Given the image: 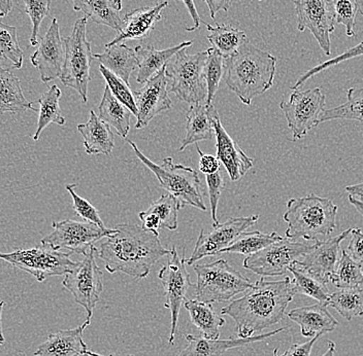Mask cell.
<instances>
[{"label": "cell", "instance_id": "obj_1", "mask_svg": "<svg viewBox=\"0 0 363 356\" xmlns=\"http://www.w3.org/2000/svg\"><path fill=\"white\" fill-rule=\"evenodd\" d=\"M295 292L291 279L267 281L260 278L242 298L231 302L221 310L235 321L238 338L253 337L269 326L280 323Z\"/></svg>", "mask_w": 363, "mask_h": 356}, {"label": "cell", "instance_id": "obj_2", "mask_svg": "<svg viewBox=\"0 0 363 356\" xmlns=\"http://www.w3.org/2000/svg\"><path fill=\"white\" fill-rule=\"evenodd\" d=\"M117 232L108 236L99 248V258L110 273L122 272L133 278L144 279L151 268L172 251L165 248L159 236L138 224H121Z\"/></svg>", "mask_w": 363, "mask_h": 356}, {"label": "cell", "instance_id": "obj_3", "mask_svg": "<svg viewBox=\"0 0 363 356\" xmlns=\"http://www.w3.org/2000/svg\"><path fill=\"white\" fill-rule=\"evenodd\" d=\"M277 58L248 42L225 59V83L246 105L271 89L276 76Z\"/></svg>", "mask_w": 363, "mask_h": 356}, {"label": "cell", "instance_id": "obj_4", "mask_svg": "<svg viewBox=\"0 0 363 356\" xmlns=\"http://www.w3.org/2000/svg\"><path fill=\"white\" fill-rule=\"evenodd\" d=\"M339 207L330 199L310 194L303 198L290 199L284 221L287 223L286 238L308 241H325L337 228Z\"/></svg>", "mask_w": 363, "mask_h": 356}, {"label": "cell", "instance_id": "obj_5", "mask_svg": "<svg viewBox=\"0 0 363 356\" xmlns=\"http://www.w3.org/2000/svg\"><path fill=\"white\" fill-rule=\"evenodd\" d=\"M128 144L143 164L155 174L161 187L178 199L181 207L190 205L206 212V206L201 190L203 185L196 170L182 164H174L172 158L163 159L162 164H156L140 151L135 142L128 140Z\"/></svg>", "mask_w": 363, "mask_h": 356}, {"label": "cell", "instance_id": "obj_6", "mask_svg": "<svg viewBox=\"0 0 363 356\" xmlns=\"http://www.w3.org/2000/svg\"><path fill=\"white\" fill-rule=\"evenodd\" d=\"M197 275L195 299L203 303L231 300L253 287L248 278L229 266L225 260L193 266Z\"/></svg>", "mask_w": 363, "mask_h": 356}, {"label": "cell", "instance_id": "obj_7", "mask_svg": "<svg viewBox=\"0 0 363 356\" xmlns=\"http://www.w3.org/2000/svg\"><path fill=\"white\" fill-rule=\"evenodd\" d=\"M187 49L184 47L179 51L167 64L165 74L172 81L169 90L182 101L189 104L201 103L206 101L208 95L203 78L208 51L190 55Z\"/></svg>", "mask_w": 363, "mask_h": 356}, {"label": "cell", "instance_id": "obj_8", "mask_svg": "<svg viewBox=\"0 0 363 356\" xmlns=\"http://www.w3.org/2000/svg\"><path fill=\"white\" fill-rule=\"evenodd\" d=\"M87 18H79L70 35L65 38V60L60 76L63 85L76 90L84 103L88 101V85L92 79L91 63L94 58L87 40Z\"/></svg>", "mask_w": 363, "mask_h": 356}, {"label": "cell", "instance_id": "obj_9", "mask_svg": "<svg viewBox=\"0 0 363 356\" xmlns=\"http://www.w3.org/2000/svg\"><path fill=\"white\" fill-rule=\"evenodd\" d=\"M70 255L72 253H60L49 245L42 244L34 248L19 249L13 253H0V260L31 274L38 282H43L52 276L72 273L79 263L70 260Z\"/></svg>", "mask_w": 363, "mask_h": 356}, {"label": "cell", "instance_id": "obj_10", "mask_svg": "<svg viewBox=\"0 0 363 356\" xmlns=\"http://www.w3.org/2000/svg\"><path fill=\"white\" fill-rule=\"evenodd\" d=\"M314 245L294 241L285 237L262 251L247 256L242 266L261 277L282 276L289 271L290 266L310 253Z\"/></svg>", "mask_w": 363, "mask_h": 356}, {"label": "cell", "instance_id": "obj_11", "mask_svg": "<svg viewBox=\"0 0 363 356\" xmlns=\"http://www.w3.org/2000/svg\"><path fill=\"white\" fill-rule=\"evenodd\" d=\"M326 97L320 88L305 91L294 90L289 101L280 103L291 130L294 142L303 139L313 129L320 124L325 110Z\"/></svg>", "mask_w": 363, "mask_h": 356}, {"label": "cell", "instance_id": "obj_12", "mask_svg": "<svg viewBox=\"0 0 363 356\" xmlns=\"http://www.w3.org/2000/svg\"><path fill=\"white\" fill-rule=\"evenodd\" d=\"M97 255L99 251L96 247H91L84 255V260L79 263L72 273L65 275L62 282L65 289L72 292L76 303L86 310L89 323L104 290L102 272L96 262Z\"/></svg>", "mask_w": 363, "mask_h": 356}, {"label": "cell", "instance_id": "obj_13", "mask_svg": "<svg viewBox=\"0 0 363 356\" xmlns=\"http://www.w3.org/2000/svg\"><path fill=\"white\" fill-rule=\"evenodd\" d=\"M53 232L43 238L40 243L49 245L52 248L67 249L70 253L86 255L91 247L102 238L115 234L116 229L101 228L89 222H76L72 219L54 222Z\"/></svg>", "mask_w": 363, "mask_h": 356}, {"label": "cell", "instance_id": "obj_14", "mask_svg": "<svg viewBox=\"0 0 363 356\" xmlns=\"http://www.w3.org/2000/svg\"><path fill=\"white\" fill-rule=\"evenodd\" d=\"M172 256L167 265L159 271L158 277L164 287L165 308L170 311L172 323H170L169 344H174L178 330L179 315L183 303L187 300V292L193 283L189 273L186 269L185 248L183 256L180 258L176 246L172 247Z\"/></svg>", "mask_w": 363, "mask_h": 356}, {"label": "cell", "instance_id": "obj_15", "mask_svg": "<svg viewBox=\"0 0 363 356\" xmlns=\"http://www.w3.org/2000/svg\"><path fill=\"white\" fill-rule=\"evenodd\" d=\"M297 30L306 29L316 38L325 55L331 54L330 35L335 33V11L330 0H294Z\"/></svg>", "mask_w": 363, "mask_h": 356}, {"label": "cell", "instance_id": "obj_16", "mask_svg": "<svg viewBox=\"0 0 363 356\" xmlns=\"http://www.w3.org/2000/svg\"><path fill=\"white\" fill-rule=\"evenodd\" d=\"M258 219V214L248 217H233L225 223L214 226L212 232L208 234L201 229L194 251L186 263L191 266L195 262L206 256L220 255V251L230 246L247 229L257 223Z\"/></svg>", "mask_w": 363, "mask_h": 356}, {"label": "cell", "instance_id": "obj_17", "mask_svg": "<svg viewBox=\"0 0 363 356\" xmlns=\"http://www.w3.org/2000/svg\"><path fill=\"white\" fill-rule=\"evenodd\" d=\"M163 67L156 76L149 79L145 87L135 91L136 108H138V121L135 128L143 129L158 115L172 108V102L169 97V79Z\"/></svg>", "mask_w": 363, "mask_h": 356}, {"label": "cell", "instance_id": "obj_18", "mask_svg": "<svg viewBox=\"0 0 363 356\" xmlns=\"http://www.w3.org/2000/svg\"><path fill=\"white\" fill-rule=\"evenodd\" d=\"M65 60V40L61 38L58 21L54 18L47 33L38 42V49L31 56V63L40 71V79L47 84L60 78Z\"/></svg>", "mask_w": 363, "mask_h": 356}, {"label": "cell", "instance_id": "obj_19", "mask_svg": "<svg viewBox=\"0 0 363 356\" xmlns=\"http://www.w3.org/2000/svg\"><path fill=\"white\" fill-rule=\"evenodd\" d=\"M351 231L352 228L325 241L317 242L314 248L294 265L317 279L319 282L328 285L340 260V253H342L340 244L351 234Z\"/></svg>", "mask_w": 363, "mask_h": 356}, {"label": "cell", "instance_id": "obj_20", "mask_svg": "<svg viewBox=\"0 0 363 356\" xmlns=\"http://www.w3.org/2000/svg\"><path fill=\"white\" fill-rule=\"evenodd\" d=\"M214 130L217 158L225 167L230 180L238 181L253 167V159L247 156L226 132L218 112L214 115Z\"/></svg>", "mask_w": 363, "mask_h": 356}, {"label": "cell", "instance_id": "obj_21", "mask_svg": "<svg viewBox=\"0 0 363 356\" xmlns=\"http://www.w3.org/2000/svg\"><path fill=\"white\" fill-rule=\"evenodd\" d=\"M169 2H159L154 6H143L125 15L117 36L106 45V47L121 44L124 40H144L151 35L156 23L161 20V13Z\"/></svg>", "mask_w": 363, "mask_h": 356}, {"label": "cell", "instance_id": "obj_22", "mask_svg": "<svg viewBox=\"0 0 363 356\" xmlns=\"http://www.w3.org/2000/svg\"><path fill=\"white\" fill-rule=\"evenodd\" d=\"M285 331V328H278L267 334L253 335L250 338H238V339L228 340H208L203 337H196L193 335H185L188 346L181 351L178 356H221L226 351L230 349L238 348L255 343V342L263 341V340L271 338L272 335L279 334Z\"/></svg>", "mask_w": 363, "mask_h": 356}, {"label": "cell", "instance_id": "obj_23", "mask_svg": "<svg viewBox=\"0 0 363 356\" xmlns=\"http://www.w3.org/2000/svg\"><path fill=\"white\" fill-rule=\"evenodd\" d=\"M288 317L301 326V335L306 338L328 334L339 326V321L329 313L328 306L320 303L295 308L288 313Z\"/></svg>", "mask_w": 363, "mask_h": 356}, {"label": "cell", "instance_id": "obj_24", "mask_svg": "<svg viewBox=\"0 0 363 356\" xmlns=\"http://www.w3.org/2000/svg\"><path fill=\"white\" fill-rule=\"evenodd\" d=\"M89 326V321H86L78 328L50 335L33 356H84L88 347L84 342L83 334Z\"/></svg>", "mask_w": 363, "mask_h": 356}, {"label": "cell", "instance_id": "obj_25", "mask_svg": "<svg viewBox=\"0 0 363 356\" xmlns=\"http://www.w3.org/2000/svg\"><path fill=\"white\" fill-rule=\"evenodd\" d=\"M217 112L213 104L206 101L191 104L188 110L186 136L179 151H182L191 144H199L203 140H211L215 135L214 115Z\"/></svg>", "mask_w": 363, "mask_h": 356}, {"label": "cell", "instance_id": "obj_26", "mask_svg": "<svg viewBox=\"0 0 363 356\" xmlns=\"http://www.w3.org/2000/svg\"><path fill=\"white\" fill-rule=\"evenodd\" d=\"M79 132L84 138V147L88 155H111L115 147V136L112 129L93 110L85 124L78 125Z\"/></svg>", "mask_w": 363, "mask_h": 356}, {"label": "cell", "instance_id": "obj_27", "mask_svg": "<svg viewBox=\"0 0 363 356\" xmlns=\"http://www.w3.org/2000/svg\"><path fill=\"white\" fill-rule=\"evenodd\" d=\"M193 42H184L176 47L158 51L153 45H138L135 53L140 57V67L136 76L138 84H146L150 79L158 74L163 67H167L170 59L184 47H189Z\"/></svg>", "mask_w": 363, "mask_h": 356}, {"label": "cell", "instance_id": "obj_28", "mask_svg": "<svg viewBox=\"0 0 363 356\" xmlns=\"http://www.w3.org/2000/svg\"><path fill=\"white\" fill-rule=\"evenodd\" d=\"M74 10L83 11L86 18L97 25L110 27L119 31L122 27L120 11L122 0H72Z\"/></svg>", "mask_w": 363, "mask_h": 356}, {"label": "cell", "instance_id": "obj_29", "mask_svg": "<svg viewBox=\"0 0 363 356\" xmlns=\"http://www.w3.org/2000/svg\"><path fill=\"white\" fill-rule=\"evenodd\" d=\"M93 57L101 62L102 67L110 70L118 78L123 79L128 85L131 74L140 67V59L136 55L135 50L131 49L126 44H117L106 47L104 53Z\"/></svg>", "mask_w": 363, "mask_h": 356}, {"label": "cell", "instance_id": "obj_30", "mask_svg": "<svg viewBox=\"0 0 363 356\" xmlns=\"http://www.w3.org/2000/svg\"><path fill=\"white\" fill-rule=\"evenodd\" d=\"M34 102L25 98L20 79L0 65V115L6 113H17L27 110L38 112L33 108Z\"/></svg>", "mask_w": 363, "mask_h": 356}, {"label": "cell", "instance_id": "obj_31", "mask_svg": "<svg viewBox=\"0 0 363 356\" xmlns=\"http://www.w3.org/2000/svg\"><path fill=\"white\" fill-rule=\"evenodd\" d=\"M186 310L189 312L191 323L199 328L203 338L218 340L220 338V328L225 321L216 313L212 303L195 300H186L184 303Z\"/></svg>", "mask_w": 363, "mask_h": 356}, {"label": "cell", "instance_id": "obj_32", "mask_svg": "<svg viewBox=\"0 0 363 356\" xmlns=\"http://www.w3.org/2000/svg\"><path fill=\"white\" fill-rule=\"evenodd\" d=\"M99 117L122 138H126L130 130V110L123 105L111 92L104 88V96L99 106Z\"/></svg>", "mask_w": 363, "mask_h": 356}, {"label": "cell", "instance_id": "obj_33", "mask_svg": "<svg viewBox=\"0 0 363 356\" xmlns=\"http://www.w3.org/2000/svg\"><path fill=\"white\" fill-rule=\"evenodd\" d=\"M206 25L208 31L206 38L212 45L213 49L219 52L225 59L237 54L240 47L249 42L247 34L231 25L219 23H217L215 27Z\"/></svg>", "mask_w": 363, "mask_h": 356}, {"label": "cell", "instance_id": "obj_34", "mask_svg": "<svg viewBox=\"0 0 363 356\" xmlns=\"http://www.w3.org/2000/svg\"><path fill=\"white\" fill-rule=\"evenodd\" d=\"M61 95L62 93L58 86L54 85L36 101V103L40 104V110L38 112L40 115H38V129L33 136V140L35 142L40 139V134L50 124H57L59 126L65 125V117L61 115Z\"/></svg>", "mask_w": 363, "mask_h": 356}, {"label": "cell", "instance_id": "obj_35", "mask_svg": "<svg viewBox=\"0 0 363 356\" xmlns=\"http://www.w3.org/2000/svg\"><path fill=\"white\" fill-rule=\"evenodd\" d=\"M328 306L347 321L363 316V289H340L329 294Z\"/></svg>", "mask_w": 363, "mask_h": 356}, {"label": "cell", "instance_id": "obj_36", "mask_svg": "<svg viewBox=\"0 0 363 356\" xmlns=\"http://www.w3.org/2000/svg\"><path fill=\"white\" fill-rule=\"evenodd\" d=\"M282 239V236L276 232H272L271 234H264V233H261L259 231L244 232L230 246L220 251V255L238 253V255H251Z\"/></svg>", "mask_w": 363, "mask_h": 356}, {"label": "cell", "instance_id": "obj_37", "mask_svg": "<svg viewBox=\"0 0 363 356\" xmlns=\"http://www.w3.org/2000/svg\"><path fill=\"white\" fill-rule=\"evenodd\" d=\"M294 278L291 279L292 287L295 294H303L314 299L318 303L328 306L329 292L326 285L319 282L317 279L312 277L296 265H292L289 268Z\"/></svg>", "mask_w": 363, "mask_h": 356}, {"label": "cell", "instance_id": "obj_38", "mask_svg": "<svg viewBox=\"0 0 363 356\" xmlns=\"http://www.w3.org/2000/svg\"><path fill=\"white\" fill-rule=\"evenodd\" d=\"M350 120L363 122V88H351L347 92V102L337 108L324 110L320 122Z\"/></svg>", "mask_w": 363, "mask_h": 356}, {"label": "cell", "instance_id": "obj_39", "mask_svg": "<svg viewBox=\"0 0 363 356\" xmlns=\"http://www.w3.org/2000/svg\"><path fill=\"white\" fill-rule=\"evenodd\" d=\"M330 281L339 289L359 287L363 285L362 265L356 263L346 251H342V256Z\"/></svg>", "mask_w": 363, "mask_h": 356}, {"label": "cell", "instance_id": "obj_40", "mask_svg": "<svg viewBox=\"0 0 363 356\" xmlns=\"http://www.w3.org/2000/svg\"><path fill=\"white\" fill-rule=\"evenodd\" d=\"M206 51H208V59L203 68V78L206 79V90H208L206 102L208 104H212L216 93L219 90L221 79L225 74V58L213 47H210Z\"/></svg>", "mask_w": 363, "mask_h": 356}, {"label": "cell", "instance_id": "obj_41", "mask_svg": "<svg viewBox=\"0 0 363 356\" xmlns=\"http://www.w3.org/2000/svg\"><path fill=\"white\" fill-rule=\"evenodd\" d=\"M0 59L6 61L11 68L20 69L24 54L18 42L17 28L0 21Z\"/></svg>", "mask_w": 363, "mask_h": 356}, {"label": "cell", "instance_id": "obj_42", "mask_svg": "<svg viewBox=\"0 0 363 356\" xmlns=\"http://www.w3.org/2000/svg\"><path fill=\"white\" fill-rule=\"evenodd\" d=\"M181 204L172 194L162 195L157 201L153 202L149 210L156 213L160 219L161 228L174 231L178 229V213Z\"/></svg>", "mask_w": 363, "mask_h": 356}, {"label": "cell", "instance_id": "obj_43", "mask_svg": "<svg viewBox=\"0 0 363 356\" xmlns=\"http://www.w3.org/2000/svg\"><path fill=\"white\" fill-rule=\"evenodd\" d=\"M99 71L101 76L106 79V86L110 88L111 92L116 98L126 106L133 115L138 117V108H136L135 93L130 89V85L125 83L123 79L118 78L117 76L106 69V67H99Z\"/></svg>", "mask_w": 363, "mask_h": 356}, {"label": "cell", "instance_id": "obj_44", "mask_svg": "<svg viewBox=\"0 0 363 356\" xmlns=\"http://www.w3.org/2000/svg\"><path fill=\"white\" fill-rule=\"evenodd\" d=\"M335 22L344 25L349 38L356 35V17L360 11L358 0H331Z\"/></svg>", "mask_w": 363, "mask_h": 356}, {"label": "cell", "instance_id": "obj_45", "mask_svg": "<svg viewBox=\"0 0 363 356\" xmlns=\"http://www.w3.org/2000/svg\"><path fill=\"white\" fill-rule=\"evenodd\" d=\"M23 1L25 4V11L33 23L30 44L33 47H38L40 24H42L43 20L50 15L51 0H23Z\"/></svg>", "mask_w": 363, "mask_h": 356}, {"label": "cell", "instance_id": "obj_46", "mask_svg": "<svg viewBox=\"0 0 363 356\" xmlns=\"http://www.w3.org/2000/svg\"><path fill=\"white\" fill-rule=\"evenodd\" d=\"M360 56H363V42L345 52L342 55L335 57V58L325 61V62L320 63L317 67L308 70L303 76L297 79L296 83L292 87V90H298V88L303 86L308 79L313 78V76H316V74H320L323 70L328 69V68L335 67V65L340 64V63L345 62V61L351 60V59L357 58V57Z\"/></svg>", "mask_w": 363, "mask_h": 356}, {"label": "cell", "instance_id": "obj_47", "mask_svg": "<svg viewBox=\"0 0 363 356\" xmlns=\"http://www.w3.org/2000/svg\"><path fill=\"white\" fill-rule=\"evenodd\" d=\"M76 187L77 185H67L65 187L68 193L72 195V201H74V205L72 206H74V212L82 219H85V222L96 224L101 228H106L104 222H102L99 210H97L89 202L77 195L76 190H74Z\"/></svg>", "mask_w": 363, "mask_h": 356}, {"label": "cell", "instance_id": "obj_48", "mask_svg": "<svg viewBox=\"0 0 363 356\" xmlns=\"http://www.w3.org/2000/svg\"><path fill=\"white\" fill-rule=\"evenodd\" d=\"M206 185H208V198H210L211 212H212L213 226H217L220 224L217 217L218 203H219L222 192L225 189V183H224L221 172L219 171L206 176Z\"/></svg>", "mask_w": 363, "mask_h": 356}, {"label": "cell", "instance_id": "obj_49", "mask_svg": "<svg viewBox=\"0 0 363 356\" xmlns=\"http://www.w3.org/2000/svg\"><path fill=\"white\" fill-rule=\"evenodd\" d=\"M345 251L358 264L363 265V233L360 229H352L351 240Z\"/></svg>", "mask_w": 363, "mask_h": 356}, {"label": "cell", "instance_id": "obj_50", "mask_svg": "<svg viewBox=\"0 0 363 356\" xmlns=\"http://www.w3.org/2000/svg\"><path fill=\"white\" fill-rule=\"evenodd\" d=\"M195 145H196L197 151H199V156H201V160H199V170H201L203 174H206V176L214 174L216 172L219 171V159H218L217 156L203 154V151H201V149H199V145H197V144Z\"/></svg>", "mask_w": 363, "mask_h": 356}, {"label": "cell", "instance_id": "obj_51", "mask_svg": "<svg viewBox=\"0 0 363 356\" xmlns=\"http://www.w3.org/2000/svg\"><path fill=\"white\" fill-rule=\"evenodd\" d=\"M138 217H140V222H142V226L145 230L159 236L161 223L156 213L152 212L151 210L147 209L146 212L138 213Z\"/></svg>", "mask_w": 363, "mask_h": 356}, {"label": "cell", "instance_id": "obj_52", "mask_svg": "<svg viewBox=\"0 0 363 356\" xmlns=\"http://www.w3.org/2000/svg\"><path fill=\"white\" fill-rule=\"evenodd\" d=\"M321 335H315L310 341L303 344H292L289 349L285 351L281 356H311L313 347Z\"/></svg>", "mask_w": 363, "mask_h": 356}, {"label": "cell", "instance_id": "obj_53", "mask_svg": "<svg viewBox=\"0 0 363 356\" xmlns=\"http://www.w3.org/2000/svg\"><path fill=\"white\" fill-rule=\"evenodd\" d=\"M203 1L206 2V6H208L212 19H215L216 15H217L220 11H223L227 13L231 4V0H203Z\"/></svg>", "mask_w": 363, "mask_h": 356}, {"label": "cell", "instance_id": "obj_54", "mask_svg": "<svg viewBox=\"0 0 363 356\" xmlns=\"http://www.w3.org/2000/svg\"><path fill=\"white\" fill-rule=\"evenodd\" d=\"M181 1H183L184 4H185L190 16H191L193 23H194V26L186 28V30L190 31V33L197 30L201 27V17H199V11L196 10V6H195L194 0H181Z\"/></svg>", "mask_w": 363, "mask_h": 356}, {"label": "cell", "instance_id": "obj_55", "mask_svg": "<svg viewBox=\"0 0 363 356\" xmlns=\"http://www.w3.org/2000/svg\"><path fill=\"white\" fill-rule=\"evenodd\" d=\"M346 192L349 193L351 196L355 197L358 200L363 201V183H357V185H348L346 188Z\"/></svg>", "mask_w": 363, "mask_h": 356}, {"label": "cell", "instance_id": "obj_56", "mask_svg": "<svg viewBox=\"0 0 363 356\" xmlns=\"http://www.w3.org/2000/svg\"><path fill=\"white\" fill-rule=\"evenodd\" d=\"M13 0H0V13L9 15L13 10Z\"/></svg>", "mask_w": 363, "mask_h": 356}, {"label": "cell", "instance_id": "obj_57", "mask_svg": "<svg viewBox=\"0 0 363 356\" xmlns=\"http://www.w3.org/2000/svg\"><path fill=\"white\" fill-rule=\"evenodd\" d=\"M348 199L349 202H350L351 205L354 206V207H355V209L357 210V212H359L360 214H362L363 217V201L358 200L357 198L351 196V195H349Z\"/></svg>", "mask_w": 363, "mask_h": 356}, {"label": "cell", "instance_id": "obj_58", "mask_svg": "<svg viewBox=\"0 0 363 356\" xmlns=\"http://www.w3.org/2000/svg\"><path fill=\"white\" fill-rule=\"evenodd\" d=\"M4 305H6V303H4V301H0V346L2 345V344L6 342V340H4V333H2V310H4Z\"/></svg>", "mask_w": 363, "mask_h": 356}, {"label": "cell", "instance_id": "obj_59", "mask_svg": "<svg viewBox=\"0 0 363 356\" xmlns=\"http://www.w3.org/2000/svg\"><path fill=\"white\" fill-rule=\"evenodd\" d=\"M335 342L328 341V348L326 352L322 356H335Z\"/></svg>", "mask_w": 363, "mask_h": 356}, {"label": "cell", "instance_id": "obj_60", "mask_svg": "<svg viewBox=\"0 0 363 356\" xmlns=\"http://www.w3.org/2000/svg\"><path fill=\"white\" fill-rule=\"evenodd\" d=\"M87 353H88V355H90L91 356H118V355H99V353L92 352V351H89V350L87 351ZM125 356H135V355H125Z\"/></svg>", "mask_w": 363, "mask_h": 356}, {"label": "cell", "instance_id": "obj_61", "mask_svg": "<svg viewBox=\"0 0 363 356\" xmlns=\"http://www.w3.org/2000/svg\"><path fill=\"white\" fill-rule=\"evenodd\" d=\"M278 350H279V349H278V348L274 349V355H272V356H279V355H278Z\"/></svg>", "mask_w": 363, "mask_h": 356}, {"label": "cell", "instance_id": "obj_62", "mask_svg": "<svg viewBox=\"0 0 363 356\" xmlns=\"http://www.w3.org/2000/svg\"><path fill=\"white\" fill-rule=\"evenodd\" d=\"M2 17H4V13H0V18H2Z\"/></svg>", "mask_w": 363, "mask_h": 356}, {"label": "cell", "instance_id": "obj_63", "mask_svg": "<svg viewBox=\"0 0 363 356\" xmlns=\"http://www.w3.org/2000/svg\"><path fill=\"white\" fill-rule=\"evenodd\" d=\"M84 356H91L90 355H88L87 352L85 353V355H84Z\"/></svg>", "mask_w": 363, "mask_h": 356}, {"label": "cell", "instance_id": "obj_64", "mask_svg": "<svg viewBox=\"0 0 363 356\" xmlns=\"http://www.w3.org/2000/svg\"><path fill=\"white\" fill-rule=\"evenodd\" d=\"M360 13L363 16V11H360Z\"/></svg>", "mask_w": 363, "mask_h": 356}]
</instances>
